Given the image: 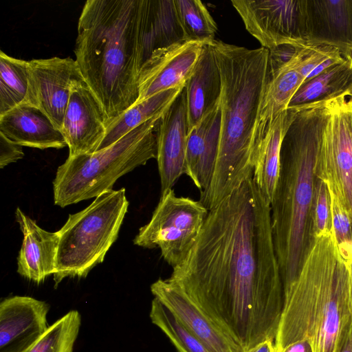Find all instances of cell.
Wrapping results in <instances>:
<instances>
[{
	"label": "cell",
	"mask_w": 352,
	"mask_h": 352,
	"mask_svg": "<svg viewBox=\"0 0 352 352\" xmlns=\"http://www.w3.org/2000/svg\"><path fill=\"white\" fill-rule=\"evenodd\" d=\"M169 279L241 352L275 341L284 289L270 203L253 175L208 211L192 249Z\"/></svg>",
	"instance_id": "6da1fadb"
},
{
	"label": "cell",
	"mask_w": 352,
	"mask_h": 352,
	"mask_svg": "<svg viewBox=\"0 0 352 352\" xmlns=\"http://www.w3.org/2000/svg\"><path fill=\"white\" fill-rule=\"evenodd\" d=\"M144 7V0H87L78 19L75 60L107 126L138 99Z\"/></svg>",
	"instance_id": "7a4b0ae2"
},
{
	"label": "cell",
	"mask_w": 352,
	"mask_h": 352,
	"mask_svg": "<svg viewBox=\"0 0 352 352\" xmlns=\"http://www.w3.org/2000/svg\"><path fill=\"white\" fill-rule=\"evenodd\" d=\"M352 328V281L332 232L316 238L295 278L284 287L276 352L305 340L313 352H340Z\"/></svg>",
	"instance_id": "3957f363"
},
{
	"label": "cell",
	"mask_w": 352,
	"mask_h": 352,
	"mask_svg": "<svg viewBox=\"0 0 352 352\" xmlns=\"http://www.w3.org/2000/svg\"><path fill=\"white\" fill-rule=\"evenodd\" d=\"M220 70L219 152L208 188L200 201L217 206L254 172L253 142L259 107L271 78L269 50L248 49L214 40L210 43Z\"/></svg>",
	"instance_id": "277c9868"
},
{
	"label": "cell",
	"mask_w": 352,
	"mask_h": 352,
	"mask_svg": "<svg viewBox=\"0 0 352 352\" xmlns=\"http://www.w3.org/2000/svg\"><path fill=\"white\" fill-rule=\"evenodd\" d=\"M329 113V101L298 109L282 142L279 176L270 206L273 241L283 288L298 274L316 239L310 209L316 164Z\"/></svg>",
	"instance_id": "5b68a950"
},
{
	"label": "cell",
	"mask_w": 352,
	"mask_h": 352,
	"mask_svg": "<svg viewBox=\"0 0 352 352\" xmlns=\"http://www.w3.org/2000/svg\"><path fill=\"white\" fill-rule=\"evenodd\" d=\"M162 115L150 119L106 148L68 156L58 168L53 182L54 204L64 208L96 198L112 190L121 176L156 158L157 131Z\"/></svg>",
	"instance_id": "8992f818"
},
{
	"label": "cell",
	"mask_w": 352,
	"mask_h": 352,
	"mask_svg": "<svg viewBox=\"0 0 352 352\" xmlns=\"http://www.w3.org/2000/svg\"><path fill=\"white\" fill-rule=\"evenodd\" d=\"M128 207L124 188L110 190L84 210L69 215L57 231L59 241L53 274L56 285L66 277H85L103 261L118 238Z\"/></svg>",
	"instance_id": "52a82bcc"
},
{
	"label": "cell",
	"mask_w": 352,
	"mask_h": 352,
	"mask_svg": "<svg viewBox=\"0 0 352 352\" xmlns=\"http://www.w3.org/2000/svg\"><path fill=\"white\" fill-rule=\"evenodd\" d=\"M208 211L200 201L177 197L169 189L161 193L151 220L140 228L133 243L144 248H159L164 260L173 269L188 257Z\"/></svg>",
	"instance_id": "ba28073f"
},
{
	"label": "cell",
	"mask_w": 352,
	"mask_h": 352,
	"mask_svg": "<svg viewBox=\"0 0 352 352\" xmlns=\"http://www.w3.org/2000/svg\"><path fill=\"white\" fill-rule=\"evenodd\" d=\"M330 113L316 167L331 195L352 214V100H329Z\"/></svg>",
	"instance_id": "9c48e42d"
},
{
	"label": "cell",
	"mask_w": 352,
	"mask_h": 352,
	"mask_svg": "<svg viewBox=\"0 0 352 352\" xmlns=\"http://www.w3.org/2000/svg\"><path fill=\"white\" fill-rule=\"evenodd\" d=\"M246 30L266 49L306 45V0H232Z\"/></svg>",
	"instance_id": "30bf717a"
},
{
	"label": "cell",
	"mask_w": 352,
	"mask_h": 352,
	"mask_svg": "<svg viewBox=\"0 0 352 352\" xmlns=\"http://www.w3.org/2000/svg\"><path fill=\"white\" fill-rule=\"evenodd\" d=\"M28 87L23 103L42 111L61 130L72 85L82 76L71 57L28 60Z\"/></svg>",
	"instance_id": "8fae6325"
},
{
	"label": "cell",
	"mask_w": 352,
	"mask_h": 352,
	"mask_svg": "<svg viewBox=\"0 0 352 352\" xmlns=\"http://www.w3.org/2000/svg\"><path fill=\"white\" fill-rule=\"evenodd\" d=\"M107 116L102 104L80 76L72 85L61 127L69 156L96 152L107 133Z\"/></svg>",
	"instance_id": "7c38bea8"
},
{
	"label": "cell",
	"mask_w": 352,
	"mask_h": 352,
	"mask_svg": "<svg viewBox=\"0 0 352 352\" xmlns=\"http://www.w3.org/2000/svg\"><path fill=\"white\" fill-rule=\"evenodd\" d=\"M204 45L184 41L153 51L140 70L136 104L160 92L184 87L197 63Z\"/></svg>",
	"instance_id": "4fadbf2b"
},
{
	"label": "cell",
	"mask_w": 352,
	"mask_h": 352,
	"mask_svg": "<svg viewBox=\"0 0 352 352\" xmlns=\"http://www.w3.org/2000/svg\"><path fill=\"white\" fill-rule=\"evenodd\" d=\"M50 307L30 296H14L0 303V352H26L48 329Z\"/></svg>",
	"instance_id": "5bb4252c"
},
{
	"label": "cell",
	"mask_w": 352,
	"mask_h": 352,
	"mask_svg": "<svg viewBox=\"0 0 352 352\" xmlns=\"http://www.w3.org/2000/svg\"><path fill=\"white\" fill-rule=\"evenodd\" d=\"M188 138L186 97L184 87L163 113L157 131V162L161 193L172 189L186 174Z\"/></svg>",
	"instance_id": "9a60e30c"
},
{
	"label": "cell",
	"mask_w": 352,
	"mask_h": 352,
	"mask_svg": "<svg viewBox=\"0 0 352 352\" xmlns=\"http://www.w3.org/2000/svg\"><path fill=\"white\" fill-rule=\"evenodd\" d=\"M151 291L154 297L212 352H241L221 329L169 278L158 279L151 285Z\"/></svg>",
	"instance_id": "2e32d148"
},
{
	"label": "cell",
	"mask_w": 352,
	"mask_h": 352,
	"mask_svg": "<svg viewBox=\"0 0 352 352\" xmlns=\"http://www.w3.org/2000/svg\"><path fill=\"white\" fill-rule=\"evenodd\" d=\"M306 45H328L352 57V0H306Z\"/></svg>",
	"instance_id": "e0dca14e"
},
{
	"label": "cell",
	"mask_w": 352,
	"mask_h": 352,
	"mask_svg": "<svg viewBox=\"0 0 352 352\" xmlns=\"http://www.w3.org/2000/svg\"><path fill=\"white\" fill-rule=\"evenodd\" d=\"M16 219L23 235L17 272L38 284L56 272L58 233L43 230L19 208L16 210Z\"/></svg>",
	"instance_id": "ac0fdd59"
},
{
	"label": "cell",
	"mask_w": 352,
	"mask_h": 352,
	"mask_svg": "<svg viewBox=\"0 0 352 352\" xmlns=\"http://www.w3.org/2000/svg\"><path fill=\"white\" fill-rule=\"evenodd\" d=\"M221 102L188 133L186 174L201 192L209 186L219 146Z\"/></svg>",
	"instance_id": "d6986e66"
},
{
	"label": "cell",
	"mask_w": 352,
	"mask_h": 352,
	"mask_svg": "<svg viewBox=\"0 0 352 352\" xmlns=\"http://www.w3.org/2000/svg\"><path fill=\"white\" fill-rule=\"evenodd\" d=\"M0 132L21 146L45 149L67 146L61 131L48 116L27 103L0 116Z\"/></svg>",
	"instance_id": "ffe728a7"
},
{
	"label": "cell",
	"mask_w": 352,
	"mask_h": 352,
	"mask_svg": "<svg viewBox=\"0 0 352 352\" xmlns=\"http://www.w3.org/2000/svg\"><path fill=\"white\" fill-rule=\"evenodd\" d=\"M184 89L186 97L188 133L221 102L222 82L213 49L204 44Z\"/></svg>",
	"instance_id": "44dd1931"
},
{
	"label": "cell",
	"mask_w": 352,
	"mask_h": 352,
	"mask_svg": "<svg viewBox=\"0 0 352 352\" xmlns=\"http://www.w3.org/2000/svg\"><path fill=\"white\" fill-rule=\"evenodd\" d=\"M184 41L173 0H144L143 64L153 51Z\"/></svg>",
	"instance_id": "7402d4cb"
},
{
	"label": "cell",
	"mask_w": 352,
	"mask_h": 352,
	"mask_svg": "<svg viewBox=\"0 0 352 352\" xmlns=\"http://www.w3.org/2000/svg\"><path fill=\"white\" fill-rule=\"evenodd\" d=\"M351 93L352 57H348L303 82L287 109H299L342 96L349 97Z\"/></svg>",
	"instance_id": "603a6c76"
},
{
	"label": "cell",
	"mask_w": 352,
	"mask_h": 352,
	"mask_svg": "<svg viewBox=\"0 0 352 352\" xmlns=\"http://www.w3.org/2000/svg\"><path fill=\"white\" fill-rule=\"evenodd\" d=\"M297 112L287 109L278 115L254 164L253 178L270 204L279 176L282 142Z\"/></svg>",
	"instance_id": "cb8c5ba5"
},
{
	"label": "cell",
	"mask_w": 352,
	"mask_h": 352,
	"mask_svg": "<svg viewBox=\"0 0 352 352\" xmlns=\"http://www.w3.org/2000/svg\"><path fill=\"white\" fill-rule=\"evenodd\" d=\"M184 87L160 92L131 107L107 126L105 138L98 151L110 146L131 131L150 119L162 115Z\"/></svg>",
	"instance_id": "d4e9b609"
},
{
	"label": "cell",
	"mask_w": 352,
	"mask_h": 352,
	"mask_svg": "<svg viewBox=\"0 0 352 352\" xmlns=\"http://www.w3.org/2000/svg\"><path fill=\"white\" fill-rule=\"evenodd\" d=\"M28 61L0 52V116L25 100L28 87Z\"/></svg>",
	"instance_id": "484cf974"
},
{
	"label": "cell",
	"mask_w": 352,
	"mask_h": 352,
	"mask_svg": "<svg viewBox=\"0 0 352 352\" xmlns=\"http://www.w3.org/2000/svg\"><path fill=\"white\" fill-rule=\"evenodd\" d=\"M173 2L186 41L208 44L215 40L217 24L201 1L173 0Z\"/></svg>",
	"instance_id": "4316f807"
},
{
	"label": "cell",
	"mask_w": 352,
	"mask_h": 352,
	"mask_svg": "<svg viewBox=\"0 0 352 352\" xmlns=\"http://www.w3.org/2000/svg\"><path fill=\"white\" fill-rule=\"evenodd\" d=\"M80 324L79 312L69 311L51 324L26 352H72Z\"/></svg>",
	"instance_id": "83f0119b"
},
{
	"label": "cell",
	"mask_w": 352,
	"mask_h": 352,
	"mask_svg": "<svg viewBox=\"0 0 352 352\" xmlns=\"http://www.w3.org/2000/svg\"><path fill=\"white\" fill-rule=\"evenodd\" d=\"M150 318L152 322L164 333L179 352H212L186 329L156 298L152 300Z\"/></svg>",
	"instance_id": "f1b7e54d"
},
{
	"label": "cell",
	"mask_w": 352,
	"mask_h": 352,
	"mask_svg": "<svg viewBox=\"0 0 352 352\" xmlns=\"http://www.w3.org/2000/svg\"><path fill=\"white\" fill-rule=\"evenodd\" d=\"M310 222L316 239L332 232L331 197L327 183L316 177L310 209Z\"/></svg>",
	"instance_id": "f546056e"
},
{
	"label": "cell",
	"mask_w": 352,
	"mask_h": 352,
	"mask_svg": "<svg viewBox=\"0 0 352 352\" xmlns=\"http://www.w3.org/2000/svg\"><path fill=\"white\" fill-rule=\"evenodd\" d=\"M332 233L344 261L349 266L352 263V214L331 195Z\"/></svg>",
	"instance_id": "4dcf8cb0"
},
{
	"label": "cell",
	"mask_w": 352,
	"mask_h": 352,
	"mask_svg": "<svg viewBox=\"0 0 352 352\" xmlns=\"http://www.w3.org/2000/svg\"><path fill=\"white\" fill-rule=\"evenodd\" d=\"M339 54H341L339 50L332 46L304 45L295 60L294 67L305 81L320 64Z\"/></svg>",
	"instance_id": "1f68e13d"
},
{
	"label": "cell",
	"mask_w": 352,
	"mask_h": 352,
	"mask_svg": "<svg viewBox=\"0 0 352 352\" xmlns=\"http://www.w3.org/2000/svg\"><path fill=\"white\" fill-rule=\"evenodd\" d=\"M304 45L285 43L274 47L269 50V65L271 76L288 66L296 60Z\"/></svg>",
	"instance_id": "d6a6232c"
},
{
	"label": "cell",
	"mask_w": 352,
	"mask_h": 352,
	"mask_svg": "<svg viewBox=\"0 0 352 352\" xmlns=\"http://www.w3.org/2000/svg\"><path fill=\"white\" fill-rule=\"evenodd\" d=\"M24 153L21 146L9 140L0 132V168L22 159Z\"/></svg>",
	"instance_id": "836d02e7"
},
{
	"label": "cell",
	"mask_w": 352,
	"mask_h": 352,
	"mask_svg": "<svg viewBox=\"0 0 352 352\" xmlns=\"http://www.w3.org/2000/svg\"><path fill=\"white\" fill-rule=\"evenodd\" d=\"M280 352H313V350L308 342L299 340L289 344Z\"/></svg>",
	"instance_id": "e575fe53"
},
{
	"label": "cell",
	"mask_w": 352,
	"mask_h": 352,
	"mask_svg": "<svg viewBox=\"0 0 352 352\" xmlns=\"http://www.w3.org/2000/svg\"><path fill=\"white\" fill-rule=\"evenodd\" d=\"M243 352H276L274 340H265Z\"/></svg>",
	"instance_id": "d590c367"
},
{
	"label": "cell",
	"mask_w": 352,
	"mask_h": 352,
	"mask_svg": "<svg viewBox=\"0 0 352 352\" xmlns=\"http://www.w3.org/2000/svg\"><path fill=\"white\" fill-rule=\"evenodd\" d=\"M340 352H352V328Z\"/></svg>",
	"instance_id": "8d00e7d4"
},
{
	"label": "cell",
	"mask_w": 352,
	"mask_h": 352,
	"mask_svg": "<svg viewBox=\"0 0 352 352\" xmlns=\"http://www.w3.org/2000/svg\"><path fill=\"white\" fill-rule=\"evenodd\" d=\"M349 271H350V274H351V281H352V263L349 266Z\"/></svg>",
	"instance_id": "74e56055"
},
{
	"label": "cell",
	"mask_w": 352,
	"mask_h": 352,
	"mask_svg": "<svg viewBox=\"0 0 352 352\" xmlns=\"http://www.w3.org/2000/svg\"><path fill=\"white\" fill-rule=\"evenodd\" d=\"M349 98H350V99L352 100V93H351V94L350 95V96H349Z\"/></svg>",
	"instance_id": "f35d334b"
}]
</instances>
